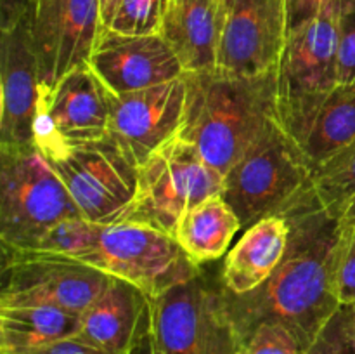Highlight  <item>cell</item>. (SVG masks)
Listing matches in <instances>:
<instances>
[{
    "mask_svg": "<svg viewBox=\"0 0 355 354\" xmlns=\"http://www.w3.org/2000/svg\"><path fill=\"white\" fill-rule=\"evenodd\" d=\"M277 214L286 215L291 226L284 259L257 290L234 295L222 288V301L241 342L262 323H281L307 349L342 307L333 283L342 224L338 215L315 207L304 191Z\"/></svg>",
    "mask_w": 355,
    "mask_h": 354,
    "instance_id": "6da1fadb",
    "label": "cell"
},
{
    "mask_svg": "<svg viewBox=\"0 0 355 354\" xmlns=\"http://www.w3.org/2000/svg\"><path fill=\"white\" fill-rule=\"evenodd\" d=\"M186 85L179 135L222 176L277 121L276 69L259 76L186 73Z\"/></svg>",
    "mask_w": 355,
    "mask_h": 354,
    "instance_id": "7a4b0ae2",
    "label": "cell"
},
{
    "mask_svg": "<svg viewBox=\"0 0 355 354\" xmlns=\"http://www.w3.org/2000/svg\"><path fill=\"white\" fill-rule=\"evenodd\" d=\"M82 217L64 183L35 146L0 148V242L3 257L26 253L66 219Z\"/></svg>",
    "mask_w": 355,
    "mask_h": 354,
    "instance_id": "3957f363",
    "label": "cell"
},
{
    "mask_svg": "<svg viewBox=\"0 0 355 354\" xmlns=\"http://www.w3.org/2000/svg\"><path fill=\"white\" fill-rule=\"evenodd\" d=\"M338 14L329 6L321 16L288 35L277 61V121L295 142L315 110L338 87Z\"/></svg>",
    "mask_w": 355,
    "mask_h": 354,
    "instance_id": "277c9868",
    "label": "cell"
},
{
    "mask_svg": "<svg viewBox=\"0 0 355 354\" xmlns=\"http://www.w3.org/2000/svg\"><path fill=\"white\" fill-rule=\"evenodd\" d=\"M311 163L297 142L272 125L224 174L222 196L241 222V231L283 210L312 179Z\"/></svg>",
    "mask_w": 355,
    "mask_h": 354,
    "instance_id": "5b68a950",
    "label": "cell"
},
{
    "mask_svg": "<svg viewBox=\"0 0 355 354\" xmlns=\"http://www.w3.org/2000/svg\"><path fill=\"white\" fill-rule=\"evenodd\" d=\"M224 176L179 134L139 167L132 222L153 226L173 236L177 222L194 205L220 194Z\"/></svg>",
    "mask_w": 355,
    "mask_h": 354,
    "instance_id": "8992f818",
    "label": "cell"
},
{
    "mask_svg": "<svg viewBox=\"0 0 355 354\" xmlns=\"http://www.w3.org/2000/svg\"><path fill=\"white\" fill-rule=\"evenodd\" d=\"M76 260L135 285L151 298L201 271L172 235L132 221L101 226L96 242Z\"/></svg>",
    "mask_w": 355,
    "mask_h": 354,
    "instance_id": "52a82bcc",
    "label": "cell"
},
{
    "mask_svg": "<svg viewBox=\"0 0 355 354\" xmlns=\"http://www.w3.org/2000/svg\"><path fill=\"white\" fill-rule=\"evenodd\" d=\"M51 165L83 219L101 226L128 221L141 163L113 135L75 146Z\"/></svg>",
    "mask_w": 355,
    "mask_h": 354,
    "instance_id": "ba28073f",
    "label": "cell"
},
{
    "mask_svg": "<svg viewBox=\"0 0 355 354\" xmlns=\"http://www.w3.org/2000/svg\"><path fill=\"white\" fill-rule=\"evenodd\" d=\"M153 330L163 354H238V333L225 312L222 287L203 271L151 298Z\"/></svg>",
    "mask_w": 355,
    "mask_h": 354,
    "instance_id": "9c48e42d",
    "label": "cell"
},
{
    "mask_svg": "<svg viewBox=\"0 0 355 354\" xmlns=\"http://www.w3.org/2000/svg\"><path fill=\"white\" fill-rule=\"evenodd\" d=\"M110 96L89 65L71 69L52 85H40L33 125L35 148L52 162L75 146L106 137Z\"/></svg>",
    "mask_w": 355,
    "mask_h": 354,
    "instance_id": "30bf717a",
    "label": "cell"
},
{
    "mask_svg": "<svg viewBox=\"0 0 355 354\" xmlns=\"http://www.w3.org/2000/svg\"><path fill=\"white\" fill-rule=\"evenodd\" d=\"M110 278L96 267L66 257H7L0 304L52 305L83 314L103 294Z\"/></svg>",
    "mask_w": 355,
    "mask_h": 354,
    "instance_id": "8fae6325",
    "label": "cell"
},
{
    "mask_svg": "<svg viewBox=\"0 0 355 354\" xmlns=\"http://www.w3.org/2000/svg\"><path fill=\"white\" fill-rule=\"evenodd\" d=\"M286 37L284 0H222L215 69L234 76L274 71Z\"/></svg>",
    "mask_w": 355,
    "mask_h": 354,
    "instance_id": "7c38bea8",
    "label": "cell"
},
{
    "mask_svg": "<svg viewBox=\"0 0 355 354\" xmlns=\"http://www.w3.org/2000/svg\"><path fill=\"white\" fill-rule=\"evenodd\" d=\"M103 28L101 0H40L31 19L40 85L89 65Z\"/></svg>",
    "mask_w": 355,
    "mask_h": 354,
    "instance_id": "4fadbf2b",
    "label": "cell"
},
{
    "mask_svg": "<svg viewBox=\"0 0 355 354\" xmlns=\"http://www.w3.org/2000/svg\"><path fill=\"white\" fill-rule=\"evenodd\" d=\"M186 73L179 78L127 94L110 96V135L146 162L175 137L186 117Z\"/></svg>",
    "mask_w": 355,
    "mask_h": 354,
    "instance_id": "5bb4252c",
    "label": "cell"
},
{
    "mask_svg": "<svg viewBox=\"0 0 355 354\" xmlns=\"http://www.w3.org/2000/svg\"><path fill=\"white\" fill-rule=\"evenodd\" d=\"M89 66L111 94H127L182 76L179 58L159 33L125 35L104 26Z\"/></svg>",
    "mask_w": 355,
    "mask_h": 354,
    "instance_id": "9a60e30c",
    "label": "cell"
},
{
    "mask_svg": "<svg viewBox=\"0 0 355 354\" xmlns=\"http://www.w3.org/2000/svg\"><path fill=\"white\" fill-rule=\"evenodd\" d=\"M0 31V148L35 146L40 75L31 19Z\"/></svg>",
    "mask_w": 355,
    "mask_h": 354,
    "instance_id": "2e32d148",
    "label": "cell"
},
{
    "mask_svg": "<svg viewBox=\"0 0 355 354\" xmlns=\"http://www.w3.org/2000/svg\"><path fill=\"white\" fill-rule=\"evenodd\" d=\"M153 321L151 297L120 278L110 283L82 314L76 337L106 354H130Z\"/></svg>",
    "mask_w": 355,
    "mask_h": 354,
    "instance_id": "e0dca14e",
    "label": "cell"
},
{
    "mask_svg": "<svg viewBox=\"0 0 355 354\" xmlns=\"http://www.w3.org/2000/svg\"><path fill=\"white\" fill-rule=\"evenodd\" d=\"M290 235V221L283 214L267 215L246 228L225 253L222 288L229 294L245 295L266 283L286 255Z\"/></svg>",
    "mask_w": 355,
    "mask_h": 354,
    "instance_id": "ac0fdd59",
    "label": "cell"
},
{
    "mask_svg": "<svg viewBox=\"0 0 355 354\" xmlns=\"http://www.w3.org/2000/svg\"><path fill=\"white\" fill-rule=\"evenodd\" d=\"M222 0H163L159 35L186 73L215 69Z\"/></svg>",
    "mask_w": 355,
    "mask_h": 354,
    "instance_id": "d6986e66",
    "label": "cell"
},
{
    "mask_svg": "<svg viewBox=\"0 0 355 354\" xmlns=\"http://www.w3.org/2000/svg\"><path fill=\"white\" fill-rule=\"evenodd\" d=\"M82 328V314L37 304H0V354H31Z\"/></svg>",
    "mask_w": 355,
    "mask_h": 354,
    "instance_id": "ffe728a7",
    "label": "cell"
},
{
    "mask_svg": "<svg viewBox=\"0 0 355 354\" xmlns=\"http://www.w3.org/2000/svg\"><path fill=\"white\" fill-rule=\"evenodd\" d=\"M241 222L222 194L194 205L177 222L173 238L196 266L220 259L229 252Z\"/></svg>",
    "mask_w": 355,
    "mask_h": 354,
    "instance_id": "44dd1931",
    "label": "cell"
},
{
    "mask_svg": "<svg viewBox=\"0 0 355 354\" xmlns=\"http://www.w3.org/2000/svg\"><path fill=\"white\" fill-rule=\"evenodd\" d=\"M355 142V83L338 85L315 110L297 139L312 170L331 162Z\"/></svg>",
    "mask_w": 355,
    "mask_h": 354,
    "instance_id": "7402d4cb",
    "label": "cell"
},
{
    "mask_svg": "<svg viewBox=\"0 0 355 354\" xmlns=\"http://www.w3.org/2000/svg\"><path fill=\"white\" fill-rule=\"evenodd\" d=\"M304 194L315 207L338 215L355 194V142L312 174Z\"/></svg>",
    "mask_w": 355,
    "mask_h": 354,
    "instance_id": "603a6c76",
    "label": "cell"
},
{
    "mask_svg": "<svg viewBox=\"0 0 355 354\" xmlns=\"http://www.w3.org/2000/svg\"><path fill=\"white\" fill-rule=\"evenodd\" d=\"M163 0H121L111 19V30L125 35L159 33Z\"/></svg>",
    "mask_w": 355,
    "mask_h": 354,
    "instance_id": "cb8c5ba5",
    "label": "cell"
},
{
    "mask_svg": "<svg viewBox=\"0 0 355 354\" xmlns=\"http://www.w3.org/2000/svg\"><path fill=\"white\" fill-rule=\"evenodd\" d=\"M238 354H305V347L288 326L262 323L243 340Z\"/></svg>",
    "mask_w": 355,
    "mask_h": 354,
    "instance_id": "d4e9b609",
    "label": "cell"
},
{
    "mask_svg": "<svg viewBox=\"0 0 355 354\" xmlns=\"http://www.w3.org/2000/svg\"><path fill=\"white\" fill-rule=\"evenodd\" d=\"M342 224V222H340ZM335 295L342 307L355 304V229L342 224L335 259Z\"/></svg>",
    "mask_w": 355,
    "mask_h": 354,
    "instance_id": "484cf974",
    "label": "cell"
},
{
    "mask_svg": "<svg viewBox=\"0 0 355 354\" xmlns=\"http://www.w3.org/2000/svg\"><path fill=\"white\" fill-rule=\"evenodd\" d=\"M305 354H355V342L350 330L347 307H340L322 326Z\"/></svg>",
    "mask_w": 355,
    "mask_h": 354,
    "instance_id": "4316f807",
    "label": "cell"
},
{
    "mask_svg": "<svg viewBox=\"0 0 355 354\" xmlns=\"http://www.w3.org/2000/svg\"><path fill=\"white\" fill-rule=\"evenodd\" d=\"M336 71L338 85L355 83V9L338 14Z\"/></svg>",
    "mask_w": 355,
    "mask_h": 354,
    "instance_id": "83f0119b",
    "label": "cell"
},
{
    "mask_svg": "<svg viewBox=\"0 0 355 354\" xmlns=\"http://www.w3.org/2000/svg\"><path fill=\"white\" fill-rule=\"evenodd\" d=\"M329 6H331V0H284L286 33H293L295 30L314 21Z\"/></svg>",
    "mask_w": 355,
    "mask_h": 354,
    "instance_id": "f1b7e54d",
    "label": "cell"
},
{
    "mask_svg": "<svg viewBox=\"0 0 355 354\" xmlns=\"http://www.w3.org/2000/svg\"><path fill=\"white\" fill-rule=\"evenodd\" d=\"M40 0H0V30H9L24 19H33Z\"/></svg>",
    "mask_w": 355,
    "mask_h": 354,
    "instance_id": "f546056e",
    "label": "cell"
},
{
    "mask_svg": "<svg viewBox=\"0 0 355 354\" xmlns=\"http://www.w3.org/2000/svg\"><path fill=\"white\" fill-rule=\"evenodd\" d=\"M31 354H106V353L96 349V347H92L90 344L83 342V340L78 339V337H73V339L61 340V342L52 344V346Z\"/></svg>",
    "mask_w": 355,
    "mask_h": 354,
    "instance_id": "4dcf8cb0",
    "label": "cell"
},
{
    "mask_svg": "<svg viewBox=\"0 0 355 354\" xmlns=\"http://www.w3.org/2000/svg\"><path fill=\"white\" fill-rule=\"evenodd\" d=\"M130 354H163L162 349H159L158 340H156L155 330H153V321L146 328V332L142 333L141 339L137 340V344L130 351Z\"/></svg>",
    "mask_w": 355,
    "mask_h": 354,
    "instance_id": "1f68e13d",
    "label": "cell"
},
{
    "mask_svg": "<svg viewBox=\"0 0 355 354\" xmlns=\"http://www.w3.org/2000/svg\"><path fill=\"white\" fill-rule=\"evenodd\" d=\"M338 217L343 226H349V228L355 229V194L342 208H340Z\"/></svg>",
    "mask_w": 355,
    "mask_h": 354,
    "instance_id": "d6a6232c",
    "label": "cell"
},
{
    "mask_svg": "<svg viewBox=\"0 0 355 354\" xmlns=\"http://www.w3.org/2000/svg\"><path fill=\"white\" fill-rule=\"evenodd\" d=\"M121 0H101V14H103L104 26H110L111 19L116 14L118 7H120Z\"/></svg>",
    "mask_w": 355,
    "mask_h": 354,
    "instance_id": "836d02e7",
    "label": "cell"
},
{
    "mask_svg": "<svg viewBox=\"0 0 355 354\" xmlns=\"http://www.w3.org/2000/svg\"><path fill=\"white\" fill-rule=\"evenodd\" d=\"M331 7H335L338 12L355 9V0H331Z\"/></svg>",
    "mask_w": 355,
    "mask_h": 354,
    "instance_id": "e575fe53",
    "label": "cell"
},
{
    "mask_svg": "<svg viewBox=\"0 0 355 354\" xmlns=\"http://www.w3.org/2000/svg\"><path fill=\"white\" fill-rule=\"evenodd\" d=\"M347 311H349L350 330H352V337H354V342H355V304L349 305V307H347Z\"/></svg>",
    "mask_w": 355,
    "mask_h": 354,
    "instance_id": "d590c367",
    "label": "cell"
}]
</instances>
